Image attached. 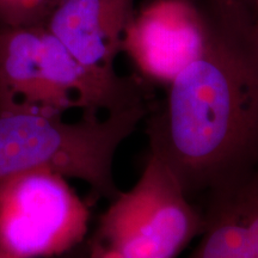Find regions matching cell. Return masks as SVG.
Listing matches in <instances>:
<instances>
[{
    "label": "cell",
    "mask_w": 258,
    "mask_h": 258,
    "mask_svg": "<svg viewBox=\"0 0 258 258\" xmlns=\"http://www.w3.org/2000/svg\"><path fill=\"white\" fill-rule=\"evenodd\" d=\"M200 4L215 10H245L254 14L257 0H195Z\"/></svg>",
    "instance_id": "11"
},
{
    "label": "cell",
    "mask_w": 258,
    "mask_h": 258,
    "mask_svg": "<svg viewBox=\"0 0 258 258\" xmlns=\"http://www.w3.org/2000/svg\"><path fill=\"white\" fill-rule=\"evenodd\" d=\"M49 258H88V254H86L85 244L83 243L82 245H79L78 247H76V249L69 251V252Z\"/></svg>",
    "instance_id": "12"
},
{
    "label": "cell",
    "mask_w": 258,
    "mask_h": 258,
    "mask_svg": "<svg viewBox=\"0 0 258 258\" xmlns=\"http://www.w3.org/2000/svg\"><path fill=\"white\" fill-rule=\"evenodd\" d=\"M205 8L207 46L148 108L147 135L150 154L185 195L208 205L234 194L258 166V29L253 12Z\"/></svg>",
    "instance_id": "1"
},
{
    "label": "cell",
    "mask_w": 258,
    "mask_h": 258,
    "mask_svg": "<svg viewBox=\"0 0 258 258\" xmlns=\"http://www.w3.org/2000/svg\"><path fill=\"white\" fill-rule=\"evenodd\" d=\"M254 17H256V24L258 29V0L256 2V5H254Z\"/></svg>",
    "instance_id": "13"
},
{
    "label": "cell",
    "mask_w": 258,
    "mask_h": 258,
    "mask_svg": "<svg viewBox=\"0 0 258 258\" xmlns=\"http://www.w3.org/2000/svg\"><path fill=\"white\" fill-rule=\"evenodd\" d=\"M208 11L195 0H152L125 29L127 54L145 84L167 86L205 50Z\"/></svg>",
    "instance_id": "6"
},
{
    "label": "cell",
    "mask_w": 258,
    "mask_h": 258,
    "mask_svg": "<svg viewBox=\"0 0 258 258\" xmlns=\"http://www.w3.org/2000/svg\"><path fill=\"white\" fill-rule=\"evenodd\" d=\"M203 227V212L150 154L137 183L111 200L84 244L88 258H176Z\"/></svg>",
    "instance_id": "4"
},
{
    "label": "cell",
    "mask_w": 258,
    "mask_h": 258,
    "mask_svg": "<svg viewBox=\"0 0 258 258\" xmlns=\"http://www.w3.org/2000/svg\"><path fill=\"white\" fill-rule=\"evenodd\" d=\"M90 209L67 178L32 171L0 185V258H49L88 238Z\"/></svg>",
    "instance_id": "5"
},
{
    "label": "cell",
    "mask_w": 258,
    "mask_h": 258,
    "mask_svg": "<svg viewBox=\"0 0 258 258\" xmlns=\"http://www.w3.org/2000/svg\"><path fill=\"white\" fill-rule=\"evenodd\" d=\"M145 101L103 115H62L0 109V185L32 171L47 170L90 185L97 198L120 192L114 178L118 148L145 120Z\"/></svg>",
    "instance_id": "2"
},
{
    "label": "cell",
    "mask_w": 258,
    "mask_h": 258,
    "mask_svg": "<svg viewBox=\"0 0 258 258\" xmlns=\"http://www.w3.org/2000/svg\"><path fill=\"white\" fill-rule=\"evenodd\" d=\"M243 214L251 246V256L258 258V166L233 194Z\"/></svg>",
    "instance_id": "10"
},
{
    "label": "cell",
    "mask_w": 258,
    "mask_h": 258,
    "mask_svg": "<svg viewBox=\"0 0 258 258\" xmlns=\"http://www.w3.org/2000/svg\"><path fill=\"white\" fill-rule=\"evenodd\" d=\"M201 240L188 258H252L243 214L234 195L206 206Z\"/></svg>",
    "instance_id": "8"
},
{
    "label": "cell",
    "mask_w": 258,
    "mask_h": 258,
    "mask_svg": "<svg viewBox=\"0 0 258 258\" xmlns=\"http://www.w3.org/2000/svg\"><path fill=\"white\" fill-rule=\"evenodd\" d=\"M62 0H0V25H46Z\"/></svg>",
    "instance_id": "9"
},
{
    "label": "cell",
    "mask_w": 258,
    "mask_h": 258,
    "mask_svg": "<svg viewBox=\"0 0 258 258\" xmlns=\"http://www.w3.org/2000/svg\"><path fill=\"white\" fill-rule=\"evenodd\" d=\"M143 98L140 80L89 70L46 25H0V109L103 115Z\"/></svg>",
    "instance_id": "3"
},
{
    "label": "cell",
    "mask_w": 258,
    "mask_h": 258,
    "mask_svg": "<svg viewBox=\"0 0 258 258\" xmlns=\"http://www.w3.org/2000/svg\"><path fill=\"white\" fill-rule=\"evenodd\" d=\"M135 0H62L46 27L67 50L93 72L118 78L116 57L135 14Z\"/></svg>",
    "instance_id": "7"
}]
</instances>
